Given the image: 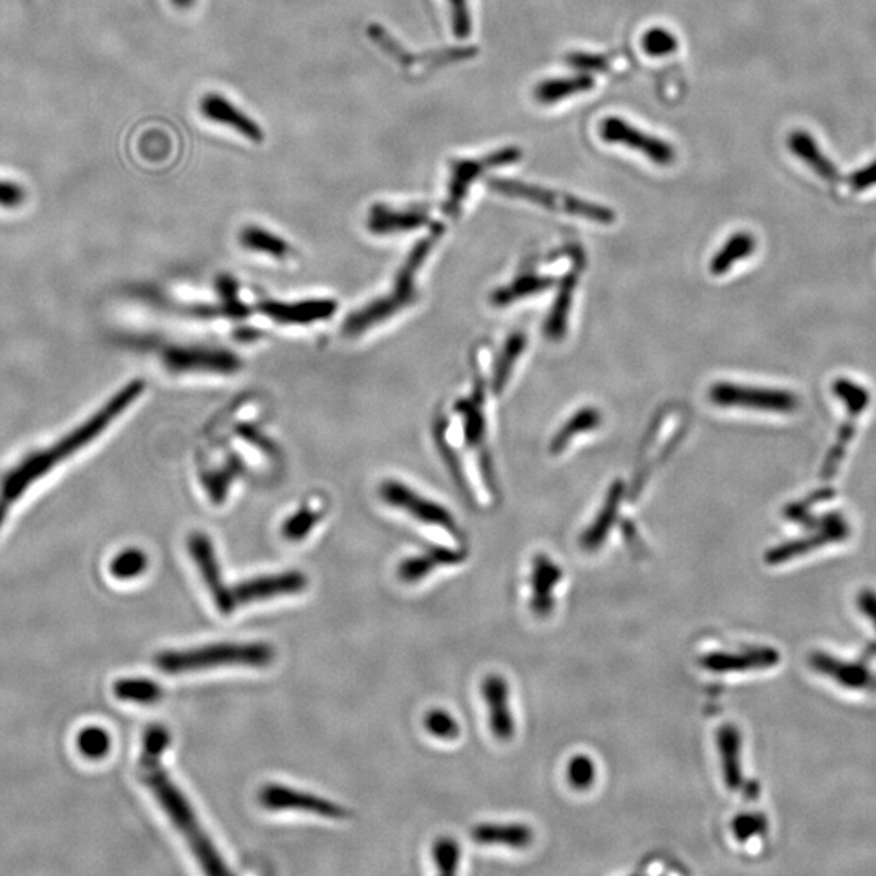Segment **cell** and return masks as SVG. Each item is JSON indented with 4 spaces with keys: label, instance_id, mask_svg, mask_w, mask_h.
Listing matches in <instances>:
<instances>
[{
    "label": "cell",
    "instance_id": "1",
    "mask_svg": "<svg viewBox=\"0 0 876 876\" xmlns=\"http://www.w3.org/2000/svg\"><path fill=\"white\" fill-rule=\"evenodd\" d=\"M171 745V734L163 724H151L146 727L142 740V753L138 758V778L146 789L153 794L159 807L168 815L172 825L182 834L189 844L190 851L202 865L203 872L213 876L229 875L228 867L223 857L219 855L210 836L205 833L202 823L197 818L194 808L179 789L176 782L163 768L161 758Z\"/></svg>",
    "mask_w": 876,
    "mask_h": 876
},
{
    "label": "cell",
    "instance_id": "2",
    "mask_svg": "<svg viewBox=\"0 0 876 876\" xmlns=\"http://www.w3.org/2000/svg\"><path fill=\"white\" fill-rule=\"evenodd\" d=\"M146 390V382L142 378H135L127 383L121 391H117L103 408L99 409L95 416L86 419L82 426L73 429L70 434L61 438L56 445L46 450L35 451L26 456L22 463L10 469L0 482V529L4 526L9 516L12 505L20 500L26 490L30 489L36 481L43 479L51 469L57 468L62 461L75 455L88 443L93 442L103 434L104 430L111 426L112 421L125 413V409L132 406Z\"/></svg>",
    "mask_w": 876,
    "mask_h": 876
},
{
    "label": "cell",
    "instance_id": "3",
    "mask_svg": "<svg viewBox=\"0 0 876 876\" xmlns=\"http://www.w3.org/2000/svg\"><path fill=\"white\" fill-rule=\"evenodd\" d=\"M443 224L435 223L430 228L429 236L409 250L404 258L403 265L396 273L391 291L385 296L377 297L374 301L362 305L361 309L354 310L343 322V335L348 338H359L369 333L372 328L380 327L383 323L390 322L391 318L401 314L417 301V278L421 273L422 265L426 263L432 254L435 244L442 237Z\"/></svg>",
    "mask_w": 876,
    "mask_h": 876
},
{
    "label": "cell",
    "instance_id": "4",
    "mask_svg": "<svg viewBox=\"0 0 876 876\" xmlns=\"http://www.w3.org/2000/svg\"><path fill=\"white\" fill-rule=\"evenodd\" d=\"M275 654L268 643H218L161 651L155 664L164 674L179 675L223 666L267 667L275 661Z\"/></svg>",
    "mask_w": 876,
    "mask_h": 876
},
{
    "label": "cell",
    "instance_id": "5",
    "mask_svg": "<svg viewBox=\"0 0 876 876\" xmlns=\"http://www.w3.org/2000/svg\"><path fill=\"white\" fill-rule=\"evenodd\" d=\"M161 361L174 375L232 377L242 370L241 357L231 349L205 344H171L161 351Z\"/></svg>",
    "mask_w": 876,
    "mask_h": 876
},
{
    "label": "cell",
    "instance_id": "6",
    "mask_svg": "<svg viewBox=\"0 0 876 876\" xmlns=\"http://www.w3.org/2000/svg\"><path fill=\"white\" fill-rule=\"evenodd\" d=\"M489 187L492 192L505 195V197L521 198V200L534 203V205L547 208V210L563 211L567 215L589 219L594 223L609 224L615 221V213L609 208L588 202V200H581L573 195L560 194V192L542 189L537 185L526 184V182L492 179L489 181Z\"/></svg>",
    "mask_w": 876,
    "mask_h": 876
},
{
    "label": "cell",
    "instance_id": "7",
    "mask_svg": "<svg viewBox=\"0 0 876 876\" xmlns=\"http://www.w3.org/2000/svg\"><path fill=\"white\" fill-rule=\"evenodd\" d=\"M378 494L388 507L404 511L414 520L445 529L453 536L460 534V528L447 508L434 500L427 499L417 490L411 489L406 482L398 481V479H387L380 484Z\"/></svg>",
    "mask_w": 876,
    "mask_h": 876
},
{
    "label": "cell",
    "instance_id": "8",
    "mask_svg": "<svg viewBox=\"0 0 876 876\" xmlns=\"http://www.w3.org/2000/svg\"><path fill=\"white\" fill-rule=\"evenodd\" d=\"M709 400L718 406H740L768 413H792L799 406L797 396L791 391L742 387L726 382L711 387Z\"/></svg>",
    "mask_w": 876,
    "mask_h": 876
},
{
    "label": "cell",
    "instance_id": "9",
    "mask_svg": "<svg viewBox=\"0 0 876 876\" xmlns=\"http://www.w3.org/2000/svg\"><path fill=\"white\" fill-rule=\"evenodd\" d=\"M521 158L518 148H503L490 155L479 159H461L451 164V179L448 185L447 202L443 205V211L447 216H456L460 213L464 198L468 195L469 187L473 185L477 177L482 176L489 169L502 168L513 164Z\"/></svg>",
    "mask_w": 876,
    "mask_h": 876
},
{
    "label": "cell",
    "instance_id": "10",
    "mask_svg": "<svg viewBox=\"0 0 876 876\" xmlns=\"http://www.w3.org/2000/svg\"><path fill=\"white\" fill-rule=\"evenodd\" d=\"M187 550L190 559L194 560L203 583L207 586L216 609L223 615H229L236 610L232 602L231 586L224 581L223 570L216 557V549L208 534L194 531L187 537Z\"/></svg>",
    "mask_w": 876,
    "mask_h": 876
},
{
    "label": "cell",
    "instance_id": "11",
    "mask_svg": "<svg viewBox=\"0 0 876 876\" xmlns=\"http://www.w3.org/2000/svg\"><path fill=\"white\" fill-rule=\"evenodd\" d=\"M367 35L377 44L378 48L388 54L396 64H400L406 72H413L417 67H424L426 70L437 69L443 65L468 61L477 54L476 48H448L442 49V51L413 54V52L406 51L383 26L377 25V23L369 26Z\"/></svg>",
    "mask_w": 876,
    "mask_h": 876
},
{
    "label": "cell",
    "instance_id": "12",
    "mask_svg": "<svg viewBox=\"0 0 876 876\" xmlns=\"http://www.w3.org/2000/svg\"><path fill=\"white\" fill-rule=\"evenodd\" d=\"M258 802L263 808L273 812L297 810L330 820H344L349 816L348 808H344L340 803L331 802L309 792L296 791L281 784L263 786L262 791L258 792Z\"/></svg>",
    "mask_w": 876,
    "mask_h": 876
},
{
    "label": "cell",
    "instance_id": "13",
    "mask_svg": "<svg viewBox=\"0 0 876 876\" xmlns=\"http://www.w3.org/2000/svg\"><path fill=\"white\" fill-rule=\"evenodd\" d=\"M307 586H309V578L301 570H286L271 575L255 576L232 584V602L236 609H239L252 602L302 593Z\"/></svg>",
    "mask_w": 876,
    "mask_h": 876
},
{
    "label": "cell",
    "instance_id": "14",
    "mask_svg": "<svg viewBox=\"0 0 876 876\" xmlns=\"http://www.w3.org/2000/svg\"><path fill=\"white\" fill-rule=\"evenodd\" d=\"M338 310V302L330 297H312L301 301H263L258 312L271 322L284 327H309L327 322Z\"/></svg>",
    "mask_w": 876,
    "mask_h": 876
},
{
    "label": "cell",
    "instance_id": "15",
    "mask_svg": "<svg viewBox=\"0 0 876 876\" xmlns=\"http://www.w3.org/2000/svg\"><path fill=\"white\" fill-rule=\"evenodd\" d=\"M601 137L604 142L620 143L632 150L640 151L659 166H669L675 159L674 148L669 143L635 129L620 117H606L602 121Z\"/></svg>",
    "mask_w": 876,
    "mask_h": 876
},
{
    "label": "cell",
    "instance_id": "16",
    "mask_svg": "<svg viewBox=\"0 0 876 876\" xmlns=\"http://www.w3.org/2000/svg\"><path fill=\"white\" fill-rule=\"evenodd\" d=\"M847 536H849V524L842 518V515L839 513L826 515L818 520V526H815L812 534L800 537L797 541L786 542L782 546L774 547L766 554L765 560L769 565L789 562V560L797 559L800 555L808 554L816 547H823L831 542L844 541Z\"/></svg>",
    "mask_w": 876,
    "mask_h": 876
},
{
    "label": "cell",
    "instance_id": "17",
    "mask_svg": "<svg viewBox=\"0 0 876 876\" xmlns=\"http://www.w3.org/2000/svg\"><path fill=\"white\" fill-rule=\"evenodd\" d=\"M781 661V654L769 646H756V648L742 649L735 653L726 651H714L705 654L700 659L703 669L714 674H740L750 670H765L774 667Z\"/></svg>",
    "mask_w": 876,
    "mask_h": 876
},
{
    "label": "cell",
    "instance_id": "18",
    "mask_svg": "<svg viewBox=\"0 0 876 876\" xmlns=\"http://www.w3.org/2000/svg\"><path fill=\"white\" fill-rule=\"evenodd\" d=\"M482 696L489 713L490 732L500 742H510L515 737V718L511 713L510 685L502 675H487L482 682Z\"/></svg>",
    "mask_w": 876,
    "mask_h": 876
},
{
    "label": "cell",
    "instance_id": "19",
    "mask_svg": "<svg viewBox=\"0 0 876 876\" xmlns=\"http://www.w3.org/2000/svg\"><path fill=\"white\" fill-rule=\"evenodd\" d=\"M430 224L429 213L424 208H408L396 210L385 203H375L370 208L367 218V229L374 236H395L406 232L417 231Z\"/></svg>",
    "mask_w": 876,
    "mask_h": 876
},
{
    "label": "cell",
    "instance_id": "20",
    "mask_svg": "<svg viewBox=\"0 0 876 876\" xmlns=\"http://www.w3.org/2000/svg\"><path fill=\"white\" fill-rule=\"evenodd\" d=\"M200 111L210 121L228 125L250 142L262 143L263 138H265L262 127L257 122L252 121L241 109L236 108L234 104L229 103L228 99L218 95V93H208V95L203 96Z\"/></svg>",
    "mask_w": 876,
    "mask_h": 876
},
{
    "label": "cell",
    "instance_id": "21",
    "mask_svg": "<svg viewBox=\"0 0 876 876\" xmlns=\"http://www.w3.org/2000/svg\"><path fill=\"white\" fill-rule=\"evenodd\" d=\"M466 550L453 547L435 546L427 549L424 554L413 555L404 559L398 565V578L403 583L413 584L424 580L427 575L438 567H450L466 560Z\"/></svg>",
    "mask_w": 876,
    "mask_h": 876
},
{
    "label": "cell",
    "instance_id": "22",
    "mask_svg": "<svg viewBox=\"0 0 876 876\" xmlns=\"http://www.w3.org/2000/svg\"><path fill=\"white\" fill-rule=\"evenodd\" d=\"M562 568L547 557L536 555L531 572V610L539 617H546L555 606L554 588L562 581Z\"/></svg>",
    "mask_w": 876,
    "mask_h": 876
},
{
    "label": "cell",
    "instance_id": "23",
    "mask_svg": "<svg viewBox=\"0 0 876 876\" xmlns=\"http://www.w3.org/2000/svg\"><path fill=\"white\" fill-rule=\"evenodd\" d=\"M718 750L724 784L729 791H740L745 784L742 768V734L734 724H724L718 730Z\"/></svg>",
    "mask_w": 876,
    "mask_h": 876
},
{
    "label": "cell",
    "instance_id": "24",
    "mask_svg": "<svg viewBox=\"0 0 876 876\" xmlns=\"http://www.w3.org/2000/svg\"><path fill=\"white\" fill-rule=\"evenodd\" d=\"M808 662L816 672H820V674L826 675L829 679L836 680L852 690H868L876 683L872 672H868L864 666L842 662L836 657L828 656V654L813 653Z\"/></svg>",
    "mask_w": 876,
    "mask_h": 876
},
{
    "label": "cell",
    "instance_id": "25",
    "mask_svg": "<svg viewBox=\"0 0 876 876\" xmlns=\"http://www.w3.org/2000/svg\"><path fill=\"white\" fill-rule=\"evenodd\" d=\"M623 495H625V484L622 481H615L607 492L606 500H604V505H602L599 515L596 516V520L581 534L580 546L584 550L593 552L606 542L607 534L610 533V529L614 528L617 516H619Z\"/></svg>",
    "mask_w": 876,
    "mask_h": 876
},
{
    "label": "cell",
    "instance_id": "26",
    "mask_svg": "<svg viewBox=\"0 0 876 876\" xmlns=\"http://www.w3.org/2000/svg\"><path fill=\"white\" fill-rule=\"evenodd\" d=\"M242 473V464L234 455H224L223 460L218 463L200 469V481L210 502L218 507L223 505L228 499L232 484H236Z\"/></svg>",
    "mask_w": 876,
    "mask_h": 876
},
{
    "label": "cell",
    "instance_id": "27",
    "mask_svg": "<svg viewBox=\"0 0 876 876\" xmlns=\"http://www.w3.org/2000/svg\"><path fill=\"white\" fill-rule=\"evenodd\" d=\"M787 146L797 158L802 159L803 163L807 164L808 168L815 171L818 176L826 182H838L839 171L834 166L833 161H829L820 146L816 145L812 135L805 130H795L787 138Z\"/></svg>",
    "mask_w": 876,
    "mask_h": 876
},
{
    "label": "cell",
    "instance_id": "28",
    "mask_svg": "<svg viewBox=\"0 0 876 876\" xmlns=\"http://www.w3.org/2000/svg\"><path fill=\"white\" fill-rule=\"evenodd\" d=\"M533 829L523 823L510 825H479L473 829V839L482 846H505L511 849H524L531 846Z\"/></svg>",
    "mask_w": 876,
    "mask_h": 876
},
{
    "label": "cell",
    "instance_id": "29",
    "mask_svg": "<svg viewBox=\"0 0 876 876\" xmlns=\"http://www.w3.org/2000/svg\"><path fill=\"white\" fill-rule=\"evenodd\" d=\"M239 244L249 252L265 255L273 260H288L292 255V247L286 239L278 236L275 232L268 231L262 226H245L239 234Z\"/></svg>",
    "mask_w": 876,
    "mask_h": 876
},
{
    "label": "cell",
    "instance_id": "30",
    "mask_svg": "<svg viewBox=\"0 0 876 876\" xmlns=\"http://www.w3.org/2000/svg\"><path fill=\"white\" fill-rule=\"evenodd\" d=\"M117 700L135 705H156L164 698V688L145 677H125L112 685Z\"/></svg>",
    "mask_w": 876,
    "mask_h": 876
},
{
    "label": "cell",
    "instance_id": "31",
    "mask_svg": "<svg viewBox=\"0 0 876 876\" xmlns=\"http://www.w3.org/2000/svg\"><path fill=\"white\" fill-rule=\"evenodd\" d=\"M576 275L570 273L565 276L559 284V292L555 296L554 305L550 309L549 318H547L544 333L549 336L550 340H562L565 331H567L568 314L572 307L573 294L576 288Z\"/></svg>",
    "mask_w": 876,
    "mask_h": 876
},
{
    "label": "cell",
    "instance_id": "32",
    "mask_svg": "<svg viewBox=\"0 0 876 876\" xmlns=\"http://www.w3.org/2000/svg\"><path fill=\"white\" fill-rule=\"evenodd\" d=\"M593 86V77H589L586 73H580L575 77L552 78L547 82L539 83L534 93H536V99L539 103L552 104L562 101L567 96L589 91Z\"/></svg>",
    "mask_w": 876,
    "mask_h": 876
},
{
    "label": "cell",
    "instance_id": "33",
    "mask_svg": "<svg viewBox=\"0 0 876 876\" xmlns=\"http://www.w3.org/2000/svg\"><path fill=\"white\" fill-rule=\"evenodd\" d=\"M755 237L748 232H737L730 237L726 244L722 245L716 257L709 263V271L713 275H724L732 268L735 262L750 257L755 252Z\"/></svg>",
    "mask_w": 876,
    "mask_h": 876
},
{
    "label": "cell",
    "instance_id": "34",
    "mask_svg": "<svg viewBox=\"0 0 876 876\" xmlns=\"http://www.w3.org/2000/svg\"><path fill=\"white\" fill-rule=\"evenodd\" d=\"M554 283V278H549V276H521V278L508 284L505 288L492 292L490 302L497 305V307H505V305L518 301V299H524V297L546 291V289L552 288Z\"/></svg>",
    "mask_w": 876,
    "mask_h": 876
},
{
    "label": "cell",
    "instance_id": "35",
    "mask_svg": "<svg viewBox=\"0 0 876 876\" xmlns=\"http://www.w3.org/2000/svg\"><path fill=\"white\" fill-rule=\"evenodd\" d=\"M601 419V413H599L597 409H580L575 416L570 417V419L563 424L562 429H560L559 432L555 434V437L552 438V442H550V453H552V455H559V453H562V451L568 447V443L572 442L576 435L581 434V432H589V430L599 427Z\"/></svg>",
    "mask_w": 876,
    "mask_h": 876
},
{
    "label": "cell",
    "instance_id": "36",
    "mask_svg": "<svg viewBox=\"0 0 876 876\" xmlns=\"http://www.w3.org/2000/svg\"><path fill=\"white\" fill-rule=\"evenodd\" d=\"M482 396L476 391L473 400H461L456 404V411L463 417L464 438L469 447H481L486 435V419L482 414Z\"/></svg>",
    "mask_w": 876,
    "mask_h": 876
},
{
    "label": "cell",
    "instance_id": "37",
    "mask_svg": "<svg viewBox=\"0 0 876 876\" xmlns=\"http://www.w3.org/2000/svg\"><path fill=\"white\" fill-rule=\"evenodd\" d=\"M322 518V508L312 507L309 503L302 505L283 521L281 536L284 537V541L302 542L314 531L315 526L322 521Z\"/></svg>",
    "mask_w": 876,
    "mask_h": 876
},
{
    "label": "cell",
    "instance_id": "38",
    "mask_svg": "<svg viewBox=\"0 0 876 876\" xmlns=\"http://www.w3.org/2000/svg\"><path fill=\"white\" fill-rule=\"evenodd\" d=\"M526 336L523 333H513L508 338L507 343L503 346L502 353L494 365V375H492V390L500 395L503 388L507 387L508 378H510L513 365L518 361V357L523 354L526 348Z\"/></svg>",
    "mask_w": 876,
    "mask_h": 876
},
{
    "label": "cell",
    "instance_id": "39",
    "mask_svg": "<svg viewBox=\"0 0 876 876\" xmlns=\"http://www.w3.org/2000/svg\"><path fill=\"white\" fill-rule=\"evenodd\" d=\"M148 555L138 547H129L112 557L109 572L116 580L129 581L142 576L148 568Z\"/></svg>",
    "mask_w": 876,
    "mask_h": 876
},
{
    "label": "cell",
    "instance_id": "40",
    "mask_svg": "<svg viewBox=\"0 0 876 876\" xmlns=\"http://www.w3.org/2000/svg\"><path fill=\"white\" fill-rule=\"evenodd\" d=\"M112 740L108 730L99 726L83 727L77 735L78 752L90 760H101L111 752Z\"/></svg>",
    "mask_w": 876,
    "mask_h": 876
},
{
    "label": "cell",
    "instance_id": "41",
    "mask_svg": "<svg viewBox=\"0 0 876 876\" xmlns=\"http://www.w3.org/2000/svg\"><path fill=\"white\" fill-rule=\"evenodd\" d=\"M596 765L593 758L578 753L568 761L567 781L575 791H588L596 781Z\"/></svg>",
    "mask_w": 876,
    "mask_h": 876
},
{
    "label": "cell",
    "instance_id": "42",
    "mask_svg": "<svg viewBox=\"0 0 876 876\" xmlns=\"http://www.w3.org/2000/svg\"><path fill=\"white\" fill-rule=\"evenodd\" d=\"M218 292L219 299H221L219 315L223 314L231 318H242L249 315V307L241 301L236 281L232 278L221 276L218 280Z\"/></svg>",
    "mask_w": 876,
    "mask_h": 876
},
{
    "label": "cell",
    "instance_id": "43",
    "mask_svg": "<svg viewBox=\"0 0 876 876\" xmlns=\"http://www.w3.org/2000/svg\"><path fill=\"white\" fill-rule=\"evenodd\" d=\"M424 727L432 737L440 740H455L461 734L460 724L445 709H430L424 716Z\"/></svg>",
    "mask_w": 876,
    "mask_h": 876
},
{
    "label": "cell",
    "instance_id": "44",
    "mask_svg": "<svg viewBox=\"0 0 876 876\" xmlns=\"http://www.w3.org/2000/svg\"><path fill=\"white\" fill-rule=\"evenodd\" d=\"M432 857L438 872L442 875H455L461 859L460 844L451 838L437 839L432 847Z\"/></svg>",
    "mask_w": 876,
    "mask_h": 876
},
{
    "label": "cell",
    "instance_id": "45",
    "mask_svg": "<svg viewBox=\"0 0 876 876\" xmlns=\"http://www.w3.org/2000/svg\"><path fill=\"white\" fill-rule=\"evenodd\" d=\"M834 393H836L839 400L846 403L847 411L852 416L859 417L860 414L864 413L867 404L870 403V396H868L867 390L864 387H860V385H855L851 380H846V378L836 380V383H834Z\"/></svg>",
    "mask_w": 876,
    "mask_h": 876
},
{
    "label": "cell",
    "instance_id": "46",
    "mask_svg": "<svg viewBox=\"0 0 876 876\" xmlns=\"http://www.w3.org/2000/svg\"><path fill=\"white\" fill-rule=\"evenodd\" d=\"M435 440H437L438 450L442 453L443 458L447 460L448 468H450L451 473H453L456 484H458V487H460L463 494L468 495L469 490L468 487H466V481H464L463 468H461L460 460H458L455 450H453L447 442V421H445V419L437 422V427H435Z\"/></svg>",
    "mask_w": 876,
    "mask_h": 876
},
{
    "label": "cell",
    "instance_id": "47",
    "mask_svg": "<svg viewBox=\"0 0 876 876\" xmlns=\"http://www.w3.org/2000/svg\"><path fill=\"white\" fill-rule=\"evenodd\" d=\"M646 54L653 57L669 56L679 48V41L666 28H651L641 39Z\"/></svg>",
    "mask_w": 876,
    "mask_h": 876
},
{
    "label": "cell",
    "instance_id": "48",
    "mask_svg": "<svg viewBox=\"0 0 876 876\" xmlns=\"http://www.w3.org/2000/svg\"><path fill=\"white\" fill-rule=\"evenodd\" d=\"M768 831V820L761 813H742L732 821V833L739 842H747Z\"/></svg>",
    "mask_w": 876,
    "mask_h": 876
},
{
    "label": "cell",
    "instance_id": "49",
    "mask_svg": "<svg viewBox=\"0 0 876 876\" xmlns=\"http://www.w3.org/2000/svg\"><path fill=\"white\" fill-rule=\"evenodd\" d=\"M453 18V31L456 38H468L471 33V15H469L468 0H448Z\"/></svg>",
    "mask_w": 876,
    "mask_h": 876
},
{
    "label": "cell",
    "instance_id": "50",
    "mask_svg": "<svg viewBox=\"0 0 876 876\" xmlns=\"http://www.w3.org/2000/svg\"><path fill=\"white\" fill-rule=\"evenodd\" d=\"M26 192L17 182L0 179V207L15 210L25 203Z\"/></svg>",
    "mask_w": 876,
    "mask_h": 876
},
{
    "label": "cell",
    "instance_id": "51",
    "mask_svg": "<svg viewBox=\"0 0 876 876\" xmlns=\"http://www.w3.org/2000/svg\"><path fill=\"white\" fill-rule=\"evenodd\" d=\"M567 62L576 69L586 70H606L607 61L602 56H594V54H583V52H575L567 56Z\"/></svg>",
    "mask_w": 876,
    "mask_h": 876
},
{
    "label": "cell",
    "instance_id": "52",
    "mask_svg": "<svg viewBox=\"0 0 876 876\" xmlns=\"http://www.w3.org/2000/svg\"><path fill=\"white\" fill-rule=\"evenodd\" d=\"M849 185L854 192H862V190L870 189L876 185V159L873 163L867 164L865 168L852 172V176L849 177Z\"/></svg>",
    "mask_w": 876,
    "mask_h": 876
},
{
    "label": "cell",
    "instance_id": "53",
    "mask_svg": "<svg viewBox=\"0 0 876 876\" xmlns=\"http://www.w3.org/2000/svg\"><path fill=\"white\" fill-rule=\"evenodd\" d=\"M860 607L868 615V619H872L876 627V596L873 593H864L860 596Z\"/></svg>",
    "mask_w": 876,
    "mask_h": 876
},
{
    "label": "cell",
    "instance_id": "54",
    "mask_svg": "<svg viewBox=\"0 0 876 876\" xmlns=\"http://www.w3.org/2000/svg\"><path fill=\"white\" fill-rule=\"evenodd\" d=\"M171 2L179 10H189L195 4V0H171Z\"/></svg>",
    "mask_w": 876,
    "mask_h": 876
}]
</instances>
